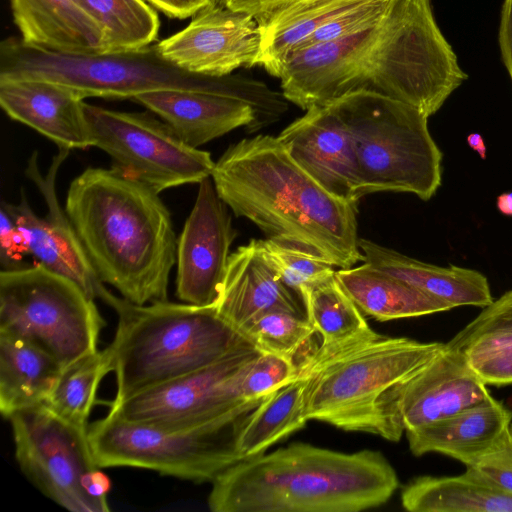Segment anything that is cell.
I'll return each instance as SVG.
<instances>
[{
	"instance_id": "6da1fadb",
	"label": "cell",
	"mask_w": 512,
	"mask_h": 512,
	"mask_svg": "<svg viewBox=\"0 0 512 512\" xmlns=\"http://www.w3.org/2000/svg\"><path fill=\"white\" fill-rule=\"evenodd\" d=\"M467 77L431 0H387L379 19L362 30L295 51L279 79L284 97L303 110L368 91L429 117Z\"/></svg>"
},
{
	"instance_id": "7a4b0ae2",
	"label": "cell",
	"mask_w": 512,
	"mask_h": 512,
	"mask_svg": "<svg viewBox=\"0 0 512 512\" xmlns=\"http://www.w3.org/2000/svg\"><path fill=\"white\" fill-rule=\"evenodd\" d=\"M211 178L229 209L253 222L267 239L338 268L364 261L357 204L323 189L277 137L256 135L230 145L215 162Z\"/></svg>"
},
{
	"instance_id": "3957f363",
	"label": "cell",
	"mask_w": 512,
	"mask_h": 512,
	"mask_svg": "<svg viewBox=\"0 0 512 512\" xmlns=\"http://www.w3.org/2000/svg\"><path fill=\"white\" fill-rule=\"evenodd\" d=\"M65 211L103 283L134 304L168 301L177 239L159 193L112 169L87 168L72 180Z\"/></svg>"
},
{
	"instance_id": "277c9868",
	"label": "cell",
	"mask_w": 512,
	"mask_h": 512,
	"mask_svg": "<svg viewBox=\"0 0 512 512\" xmlns=\"http://www.w3.org/2000/svg\"><path fill=\"white\" fill-rule=\"evenodd\" d=\"M399 486L377 450L353 453L295 442L243 459L213 482V512H358L385 504Z\"/></svg>"
},
{
	"instance_id": "5b68a950",
	"label": "cell",
	"mask_w": 512,
	"mask_h": 512,
	"mask_svg": "<svg viewBox=\"0 0 512 512\" xmlns=\"http://www.w3.org/2000/svg\"><path fill=\"white\" fill-rule=\"evenodd\" d=\"M444 347L378 333L338 348L316 346L296 362V376L306 381L307 419L398 442L401 392Z\"/></svg>"
},
{
	"instance_id": "8992f818",
	"label": "cell",
	"mask_w": 512,
	"mask_h": 512,
	"mask_svg": "<svg viewBox=\"0 0 512 512\" xmlns=\"http://www.w3.org/2000/svg\"><path fill=\"white\" fill-rule=\"evenodd\" d=\"M44 80L67 86L85 99H130L154 91L181 90L226 95L250 104L258 116L271 112L276 92L238 75L205 76L165 60L156 43L116 54L66 53L10 37L0 45V80Z\"/></svg>"
},
{
	"instance_id": "52a82bcc",
	"label": "cell",
	"mask_w": 512,
	"mask_h": 512,
	"mask_svg": "<svg viewBox=\"0 0 512 512\" xmlns=\"http://www.w3.org/2000/svg\"><path fill=\"white\" fill-rule=\"evenodd\" d=\"M101 300L118 316L107 347L116 376L113 402L209 366L249 342L213 305H138L109 290Z\"/></svg>"
},
{
	"instance_id": "ba28073f",
	"label": "cell",
	"mask_w": 512,
	"mask_h": 512,
	"mask_svg": "<svg viewBox=\"0 0 512 512\" xmlns=\"http://www.w3.org/2000/svg\"><path fill=\"white\" fill-rule=\"evenodd\" d=\"M328 103L351 135L361 198L376 192H405L427 201L435 195L442 179V152L424 113L368 91L350 92Z\"/></svg>"
},
{
	"instance_id": "9c48e42d",
	"label": "cell",
	"mask_w": 512,
	"mask_h": 512,
	"mask_svg": "<svg viewBox=\"0 0 512 512\" xmlns=\"http://www.w3.org/2000/svg\"><path fill=\"white\" fill-rule=\"evenodd\" d=\"M104 325L94 299L41 264L0 272V333L40 348L63 367L98 350Z\"/></svg>"
},
{
	"instance_id": "30bf717a",
	"label": "cell",
	"mask_w": 512,
	"mask_h": 512,
	"mask_svg": "<svg viewBox=\"0 0 512 512\" xmlns=\"http://www.w3.org/2000/svg\"><path fill=\"white\" fill-rule=\"evenodd\" d=\"M242 421L227 427L172 430L107 414L89 424L88 438L100 468H144L197 483H212L243 460L235 447Z\"/></svg>"
},
{
	"instance_id": "8fae6325",
	"label": "cell",
	"mask_w": 512,
	"mask_h": 512,
	"mask_svg": "<svg viewBox=\"0 0 512 512\" xmlns=\"http://www.w3.org/2000/svg\"><path fill=\"white\" fill-rule=\"evenodd\" d=\"M260 352L245 343L209 366L112 402L108 414L172 430L236 424L261 402L245 401L239 389L244 373Z\"/></svg>"
},
{
	"instance_id": "7c38bea8",
	"label": "cell",
	"mask_w": 512,
	"mask_h": 512,
	"mask_svg": "<svg viewBox=\"0 0 512 512\" xmlns=\"http://www.w3.org/2000/svg\"><path fill=\"white\" fill-rule=\"evenodd\" d=\"M91 147L103 150L116 173L157 193L211 177L209 152L186 144L148 112H122L84 102Z\"/></svg>"
},
{
	"instance_id": "4fadbf2b",
	"label": "cell",
	"mask_w": 512,
	"mask_h": 512,
	"mask_svg": "<svg viewBox=\"0 0 512 512\" xmlns=\"http://www.w3.org/2000/svg\"><path fill=\"white\" fill-rule=\"evenodd\" d=\"M15 457L23 474L45 496L72 512H108L88 494L96 464L88 428L55 415L43 404L8 417Z\"/></svg>"
},
{
	"instance_id": "5bb4252c",
	"label": "cell",
	"mask_w": 512,
	"mask_h": 512,
	"mask_svg": "<svg viewBox=\"0 0 512 512\" xmlns=\"http://www.w3.org/2000/svg\"><path fill=\"white\" fill-rule=\"evenodd\" d=\"M70 150L59 148L49 170L43 175L35 151L29 158L25 175L42 194L47 213L38 216L21 190L18 204L2 203L21 232L30 255L43 267L76 283L90 298H102L106 288L97 276L75 228L59 203L56 192L58 170Z\"/></svg>"
},
{
	"instance_id": "9a60e30c",
	"label": "cell",
	"mask_w": 512,
	"mask_h": 512,
	"mask_svg": "<svg viewBox=\"0 0 512 512\" xmlns=\"http://www.w3.org/2000/svg\"><path fill=\"white\" fill-rule=\"evenodd\" d=\"M156 45L165 60L184 71L226 76L257 65L261 37L252 14L220 2L199 11L184 29Z\"/></svg>"
},
{
	"instance_id": "2e32d148",
	"label": "cell",
	"mask_w": 512,
	"mask_h": 512,
	"mask_svg": "<svg viewBox=\"0 0 512 512\" xmlns=\"http://www.w3.org/2000/svg\"><path fill=\"white\" fill-rule=\"evenodd\" d=\"M228 206L211 177L199 183L194 206L177 239L176 294L184 303L212 306L237 236Z\"/></svg>"
},
{
	"instance_id": "e0dca14e",
	"label": "cell",
	"mask_w": 512,
	"mask_h": 512,
	"mask_svg": "<svg viewBox=\"0 0 512 512\" xmlns=\"http://www.w3.org/2000/svg\"><path fill=\"white\" fill-rule=\"evenodd\" d=\"M277 138L294 162L323 189L358 203L360 178L354 144L332 103L310 107Z\"/></svg>"
},
{
	"instance_id": "ac0fdd59",
	"label": "cell",
	"mask_w": 512,
	"mask_h": 512,
	"mask_svg": "<svg viewBox=\"0 0 512 512\" xmlns=\"http://www.w3.org/2000/svg\"><path fill=\"white\" fill-rule=\"evenodd\" d=\"M486 384L458 352L445 347L403 388L399 412L404 433L492 399Z\"/></svg>"
},
{
	"instance_id": "d6986e66",
	"label": "cell",
	"mask_w": 512,
	"mask_h": 512,
	"mask_svg": "<svg viewBox=\"0 0 512 512\" xmlns=\"http://www.w3.org/2000/svg\"><path fill=\"white\" fill-rule=\"evenodd\" d=\"M213 306L237 330L274 310L306 316L302 298L281 280L265 253L262 240L257 239L230 254Z\"/></svg>"
},
{
	"instance_id": "ffe728a7",
	"label": "cell",
	"mask_w": 512,
	"mask_h": 512,
	"mask_svg": "<svg viewBox=\"0 0 512 512\" xmlns=\"http://www.w3.org/2000/svg\"><path fill=\"white\" fill-rule=\"evenodd\" d=\"M0 105L11 119L59 148L91 147L84 98L67 86L44 80H0Z\"/></svg>"
},
{
	"instance_id": "44dd1931",
	"label": "cell",
	"mask_w": 512,
	"mask_h": 512,
	"mask_svg": "<svg viewBox=\"0 0 512 512\" xmlns=\"http://www.w3.org/2000/svg\"><path fill=\"white\" fill-rule=\"evenodd\" d=\"M157 115L189 146H200L245 126L258 129L257 114L247 102L220 94L161 90L132 99Z\"/></svg>"
},
{
	"instance_id": "7402d4cb",
	"label": "cell",
	"mask_w": 512,
	"mask_h": 512,
	"mask_svg": "<svg viewBox=\"0 0 512 512\" xmlns=\"http://www.w3.org/2000/svg\"><path fill=\"white\" fill-rule=\"evenodd\" d=\"M511 421L512 411L492 398L405 434L415 456L435 452L470 466L497 443Z\"/></svg>"
},
{
	"instance_id": "603a6c76",
	"label": "cell",
	"mask_w": 512,
	"mask_h": 512,
	"mask_svg": "<svg viewBox=\"0 0 512 512\" xmlns=\"http://www.w3.org/2000/svg\"><path fill=\"white\" fill-rule=\"evenodd\" d=\"M21 39L66 52L102 53L106 31L78 0H10Z\"/></svg>"
},
{
	"instance_id": "cb8c5ba5",
	"label": "cell",
	"mask_w": 512,
	"mask_h": 512,
	"mask_svg": "<svg viewBox=\"0 0 512 512\" xmlns=\"http://www.w3.org/2000/svg\"><path fill=\"white\" fill-rule=\"evenodd\" d=\"M359 247L364 262L448 304L451 308H484L494 300L487 278L477 270L424 263L363 238H359Z\"/></svg>"
},
{
	"instance_id": "d4e9b609",
	"label": "cell",
	"mask_w": 512,
	"mask_h": 512,
	"mask_svg": "<svg viewBox=\"0 0 512 512\" xmlns=\"http://www.w3.org/2000/svg\"><path fill=\"white\" fill-rule=\"evenodd\" d=\"M365 0H272L253 17L261 37L257 65L280 78L291 54L321 26Z\"/></svg>"
},
{
	"instance_id": "484cf974",
	"label": "cell",
	"mask_w": 512,
	"mask_h": 512,
	"mask_svg": "<svg viewBox=\"0 0 512 512\" xmlns=\"http://www.w3.org/2000/svg\"><path fill=\"white\" fill-rule=\"evenodd\" d=\"M445 344L460 353L486 385L512 384V289L482 308Z\"/></svg>"
},
{
	"instance_id": "4316f807",
	"label": "cell",
	"mask_w": 512,
	"mask_h": 512,
	"mask_svg": "<svg viewBox=\"0 0 512 512\" xmlns=\"http://www.w3.org/2000/svg\"><path fill=\"white\" fill-rule=\"evenodd\" d=\"M335 277L364 315L390 321L449 311L452 308L367 262L339 268Z\"/></svg>"
},
{
	"instance_id": "83f0119b",
	"label": "cell",
	"mask_w": 512,
	"mask_h": 512,
	"mask_svg": "<svg viewBox=\"0 0 512 512\" xmlns=\"http://www.w3.org/2000/svg\"><path fill=\"white\" fill-rule=\"evenodd\" d=\"M410 512H512V495L472 467L457 476H419L401 491Z\"/></svg>"
},
{
	"instance_id": "f1b7e54d",
	"label": "cell",
	"mask_w": 512,
	"mask_h": 512,
	"mask_svg": "<svg viewBox=\"0 0 512 512\" xmlns=\"http://www.w3.org/2000/svg\"><path fill=\"white\" fill-rule=\"evenodd\" d=\"M63 366L40 348L0 333V411L13 413L41 405L54 388Z\"/></svg>"
},
{
	"instance_id": "f546056e",
	"label": "cell",
	"mask_w": 512,
	"mask_h": 512,
	"mask_svg": "<svg viewBox=\"0 0 512 512\" xmlns=\"http://www.w3.org/2000/svg\"><path fill=\"white\" fill-rule=\"evenodd\" d=\"M304 378L266 396L241 422L235 447L243 459L264 454L275 443L301 430L309 421L305 415Z\"/></svg>"
},
{
	"instance_id": "4dcf8cb0",
	"label": "cell",
	"mask_w": 512,
	"mask_h": 512,
	"mask_svg": "<svg viewBox=\"0 0 512 512\" xmlns=\"http://www.w3.org/2000/svg\"><path fill=\"white\" fill-rule=\"evenodd\" d=\"M302 300L322 348L342 347L377 334L335 276L308 290Z\"/></svg>"
},
{
	"instance_id": "1f68e13d",
	"label": "cell",
	"mask_w": 512,
	"mask_h": 512,
	"mask_svg": "<svg viewBox=\"0 0 512 512\" xmlns=\"http://www.w3.org/2000/svg\"><path fill=\"white\" fill-rule=\"evenodd\" d=\"M111 371L113 364L107 347L88 353L63 367L43 405L63 420L88 428L100 383Z\"/></svg>"
},
{
	"instance_id": "d6a6232c",
	"label": "cell",
	"mask_w": 512,
	"mask_h": 512,
	"mask_svg": "<svg viewBox=\"0 0 512 512\" xmlns=\"http://www.w3.org/2000/svg\"><path fill=\"white\" fill-rule=\"evenodd\" d=\"M104 27L106 37L101 54L140 50L156 40L160 20L144 0H78Z\"/></svg>"
},
{
	"instance_id": "836d02e7",
	"label": "cell",
	"mask_w": 512,
	"mask_h": 512,
	"mask_svg": "<svg viewBox=\"0 0 512 512\" xmlns=\"http://www.w3.org/2000/svg\"><path fill=\"white\" fill-rule=\"evenodd\" d=\"M242 335L258 350L297 361L300 351L316 334L304 315L274 310L242 326Z\"/></svg>"
},
{
	"instance_id": "e575fe53",
	"label": "cell",
	"mask_w": 512,
	"mask_h": 512,
	"mask_svg": "<svg viewBox=\"0 0 512 512\" xmlns=\"http://www.w3.org/2000/svg\"><path fill=\"white\" fill-rule=\"evenodd\" d=\"M262 245L281 280L301 298L314 286L335 276V267L321 258L267 238Z\"/></svg>"
},
{
	"instance_id": "d590c367",
	"label": "cell",
	"mask_w": 512,
	"mask_h": 512,
	"mask_svg": "<svg viewBox=\"0 0 512 512\" xmlns=\"http://www.w3.org/2000/svg\"><path fill=\"white\" fill-rule=\"evenodd\" d=\"M295 360L261 351L247 368L240 382V395L247 402L262 401L266 396L296 378Z\"/></svg>"
},
{
	"instance_id": "8d00e7d4",
	"label": "cell",
	"mask_w": 512,
	"mask_h": 512,
	"mask_svg": "<svg viewBox=\"0 0 512 512\" xmlns=\"http://www.w3.org/2000/svg\"><path fill=\"white\" fill-rule=\"evenodd\" d=\"M386 4L387 0L363 1L325 23L300 48L341 39L362 30L379 19Z\"/></svg>"
},
{
	"instance_id": "74e56055",
	"label": "cell",
	"mask_w": 512,
	"mask_h": 512,
	"mask_svg": "<svg viewBox=\"0 0 512 512\" xmlns=\"http://www.w3.org/2000/svg\"><path fill=\"white\" fill-rule=\"evenodd\" d=\"M501 490L512 495V434L510 428L470 466Z\"/></svg>"
},
{
	"instance_id": "f35d334b",
	"label": "cell",
	"mask_w": 512,
	"mask_h": 512,
	"mask_svg": "<svg viewBox=\"0 0 512 512\" xmlns=\"http://www.w3.org/2000/svg\"><path fill=\"white\" fill-rule=\"evenodd\" d=\"M0 211L1 271L19 270L31 266L24 260L30 254L24 237L2 206Z\"/></svg>"
},
{
	"instance_id": "ab89813d",
	"label": "cell",
	"mask_w": 512,
	"mask_h": 512,
	"mask_svg": "<svg viewBox=\"0 0 512 512\" xmlns=\"http://www.w3.org/2000/svg\"><path fill=\"white\" fill-rule=\"evenodd\" d=\"M498 40L503 63L512 81V0H504Z\"/></svg>"
},
{
	"instance_id": "60d3db41",
	"label": "cell",
	"mask_w": 512,
	"mask_h": 512,
	"mask_svg": "<svg viewBox=\"0 0 512 512\" xmlns=\"http://www.w3.org/2000/svg\"><path fill=\"white\" fill-rule=\"evenodd\" d=\"M170 18L186 19L206 7L203 0H146Z\"/></svg>"
},
{
	"instance_id": "b9f144b4",
	"label": "cell",
	"mask_w": 512,
	"mask_h": 512,
	"mask_svg": "<svg viewBox=\"0 0 512 512\" xmlns=\"http://www.w3.org/2000/svg\"><path fill=\"white\" fill-rule=\"evenodd\" d=\"M272 0H223V3L233 10L244 11L254 14L261 7Z\"/></svg>"
},
{
	"instance_id": "7bdbcfd3",
	"label": "cell",
	"mask_w": 512,
	"mask_h": 512,
	"mask_svg": "<svg viewBox=\"0 0 512 512\" xmlns=\"http://www.w3.org/2000/svg\"><path fill=\"white\" fill-rule=\"evenodd\" d=\"M467 142L469 146L481 156V158L485 159L486 146L480 134L471 133L467 138Z\"/></svg>"
},
{
	"instance_id": "ee69618b",
	"label": "cell",
	"mask_w": 512,
	"mask_h": 512,
	"mask_svg": "<svg viewBox=\"0 0 512 512\" xmlns=\"http://www.w3.org/2000/svg\"><path fill=\"white\" fill-rule=\"evenodd\" d=\"M497 208L502 214L512 216V192L503 193L498 196Z\"/></svg>"
},
{
	"instance_id": "f6af8a7d",
	"label": "cell",
	"mask_w": 512,
	"mask_h": 512,
	"mask_svg": "<svg viewBox=\"0 0 512 512\" xmlns=\"http://www.w3.org/2000/svg\"><path fill=\"white\" fill-rule=\"evenodd\" d=\"M203 2L205 3V5L207 7V6H210V5H214V4H218L220 2H223V0H203Z\"/></svg>"
},
{
	"instance_id": "bcb514c9",
	"label": "cell",
	"mask_w": 512,
	"mask_h": 512,
	"mask_svg": "<svg viewBox=\"0 0 512 512\" xmlns=\"http://www.w3.org/2000/svg\"><path fill=\"white\" fill-rule=\"evenodd\" d=\"M510 431H511V434H512V424L510 425Z\"/></svg>"
}]
</instances>
